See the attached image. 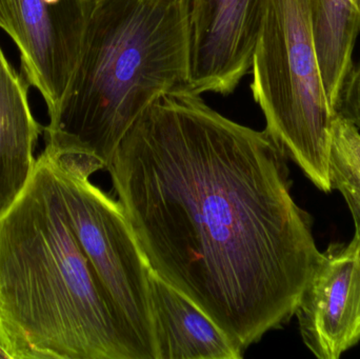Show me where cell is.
Here are the masks:
<instances>
[{"instance_id": "1", "label": "cell", "mask_w": 360, "mask_h": 359, "mask_svg": "<svg viewBox=\"0 0 360 359\" xmlns=\"http://www.w3.org/2000/svg\"><path fill=\"white\" fill-rule=\"evenodd\" d=\"M288 162L266 130L182 90L141 114L107 170L149 269L243 353L295 315L321 259Z\"/></svg>"}, {"instance_id": "2", "label": "cell", "mask_w": 360, "mask_h": 359, "mask_svg": "<svg viewBox=\"0 0 360 359\" xmlns=\"http://www.w3.org/2000/svg\"><path fill=\"white\" fill-rule=\"evenodd\" d=\"M0 345L10 359H148L70 226L44 152L0 216Z\"/></svg>"}, {"instance_id": "3", "label": "cell", "mask_w": 360, "mask_h": 359, "mask_svg": "<svg viewBox=\"0 0 360 359\" xmlns=\"http://www.w3.org/2000/svg\"><path fill=\"white\" fill-rule=\"evenodd\" d=\"M191 0H91L82 54L44 129L46 148L109 169L120 141L165 95L190 89Z\"/></svg>"}, {"instance_id": "4", "label": "cell", "mask_w": 360, "mask_h": 359, "mask_svg": "<svg viewBox=\"0 0 360 359\" xmlns=\"http://www.w3.org/2000/svg\"><path fill=\"white\" fill-rule=\"evenodd\" d=\"M251 91L264 130L321 191L329 177L332 110L321 79L310 0H266L252 63Z\"/></svg>"}, {"instance_id": "5", "label": "cell", "mask_w": 360, "mask_h": 359, "mask_svg": "<svg viewBox=\"0 0 360 359\" xmlns=\"http://www.w3.org/2000/svg\"><path fill=\"white\" fill-rule=\"evenodd\" d=\"M70 226L99 282L148 359H156L150 269L118 200L93 185L98 159L44 149Z\"/></svg>"}, {"instance_id": "6", "label": "cell", "mask_w": 360, "mask_h": 359, "mask_svg": "<svg viewBox=\"0 0 360 359\" xmlns=\"http://www.w3.org/2000/svg\"><path fill=\"white\" fill-rule=\"evenodd\" d=\"M91 0H0V29L16 44L21 71L56 115L82 54Z\"/></svg>"}, {"instance_id": "7", "label": "cell", "mask_w": 360, "mask_h": 359, "mask_svg": "<svg viewBox=\"0 0 360 359\" xmlns=\"http://www.w3.org/2000/svg\"><path fill=\"white\" fill-rule=\"evenodd\" d=\"M266 0H191L190 89L230 95L251 71Z\"/></svg>"}, {"instance_id": "8", "label": "cell", "mask_w": 360, "mask_h": 359, "mask_svg": "<svg viewBox=\"0 0 360 359\" xmlns=\"http://www.w3.org/2000/svg\"><path fill=\"white\" fill-rule=\"evenodd\" d=\"M306 347L319 359H338L360 341V231L334 242L304 288L296 310Z\"/></svg>"}, {"instance_id": "9", "label": "cell", "mask_w": 360, "mask_h": 359, "mask_svg": "<svg viewBox=\"0 0 360 359\" xmlns=\"http://www.w3.org/2000/svg\"><path fill=\"white\" fill-rule=\"evenodd\" d=\"M156 359H241L243 352L193 301L150 270Z\"/></svg>"}, {"instance_id": "10", "label": "cell", "mask_w": 360, "mask_h": 359, "mask_svg": "<svg viewBox=\"0 0 360 359\" xmlns=\"http://www.w3.org/2000/svg\"><path fill=\"white\" fill-rule=\"evenodd\" d=\"M29 86L0 48V216L18 200L37 162L34 150L44 129L30 109Z\"/></svg>"}, {"instance_id": "11", "label": "cell", "mask_w": 360, "mask_h": 359, "mask_svg": "<svg viewBox=\"0 0 360 359\" xmlns=\"http://www.w3.org/2000/svg\"><path fill=\"white\" fill-rule=\"evenodd\" d=\"M310 6L321 79L330 105L338 113L360 34V0H310Z\"/></svg>"}, {"instance_id": "12", "label": "cell", "mask_w": 360, "mask_h": 359, "mask_svg": "<svg viewBox=\"0 0 360 359\" xmlns=\"http://www.w3.org/2000/svg\"><path fill=\"white\" fill-rule=\"evenodd\" d=\"M329 177L332 190H338L348 204L360 231V132L342 116H336L332 129Z\"/></svg>"}, {"instance_id": "13", "label": "cell", "mask_w": 360, "mask_h": 359, "mask_svg": "<svg viewBox=\"0 0 360 359\" xmlns=\"http://www.w3.org/2000/svg\"><path fill=\"white\" fill-rule=\"evenodd\" d=\"M338 114L352 122L360 132V63L353 65L345 81Z\"/></svg>"}, {"instance_id": "14", "label": "cell", "mask_w": 360, "mask_h": 359, "mask_svg": "<svg viewBox=\"0 0 360 359\" xmlns=\"http://www.w3.org/2000/svg\"><path fill=\"white\" fill-rule=\"evenodd\" d=\"M4 358V359H10V356L8 355V353H6V351H4V348H2V346L0 345V359Z\"/></svg>"}]
</instances>
